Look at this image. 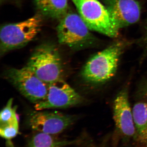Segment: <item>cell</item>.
I'll use <instances>...</instances> for the list:
<instances>
[{
    "label": "cell",
    "instance_id": "1",
    "mask_svg": "<svg viewBox=\"0 0 147 147\" xmlns=\"http://www.w3.org/2000/svg\"><path fill=\"white\" fill-rule=\"evenodd\" d=\"M132 42L118 40L92 56L84 65L81 76L85 83L100 86L110 82L117 72L121 57Z\"/></svg>",
    "mask_w": 147,
    "mask_h": 147
},
{
    "label": "cell",
    "instance_id": "2",
    "mask_svg": "<svg viewBox=\"0 0 147 147\" xmlns=\"http://www.w3.org/2000/svg\"><path fill=\"white\" fill-rule=\"evenodd\" d=\"M90 30L79 14L69 11L57 26L58 40L62 45L75 50L94 47L99 41Z\"/></svg>",
    "mask_w": 147,
    "mask_h": 147
},
{
    "label": "cell",
    "instance_id": "3",
    "mask_svg": "<svg viewBox=\"0 0 147 147\" xmlns=\"http://www.w3.org/2000/svg\"><path fill=\"white\" fill-rule=\"evenodd\" d=\"M42 16L37 14L25 21L6 24L1 28V56L23 47L32 41L41 30Z\"/></svg>",
    "mask_w": 147,
    "mask_h": 147
},
{
    "label": "cell",
    "instance_id": "4",
    "mask_svg": "<svg viewBox=\"0 0 147 147\" xmlns=\"http://www.w3.org/2000/svg\"><path fill=\"white\" fill-rule=\"evenodd\" d=\"M26 66L47 84L63 79L60 55L57 48L51 43H43L37 47Z\"/></svg>",
    "mask_w": 147,
    "mask_h": 147
},
{
    "label": "cell",
    "instance_id": "5",
    "mask_svg": "<svg viewBox=\"0 0 147 147\" xmlns=\"http://www.w3.org/2000/svg\"><path fill=\"white\" fill-rule=\"evenodd\" d=\"M89 28L111 38H116L119 30L109 11L98 0H71Z\"/></svg>",
    "mask_w": 147,
    "mask_h": 147
},
{
    "label": "cell",
    "instance_id": "6",
    "mask_svg": "<svg viewBox=\"0 0 147 147\" xmlns=\"http://www.w3.org/2000/svg\"><path fill=\"white\" fill-rule=\"evenodd\" d=\"M5 75L21 94L35 104L46 97L48 84L40 79L26 65L20 69H9L6 71Z\"/></svg>",
    "mask_w": 147,
    "mask_h": 147
},
{
    "label": "cell",
    "instance_id": "7",
    "mask_svg": "<svg viewBox=\"0 0 147 147\" xmlns=\"http://www.w3.org/2000/svg\"><path fill=\"white\" fill-rule=\"evenodd\" d=\"M83 98L63 79L48 84V91L45 99L35 104L36 110L53 108H65L79 105Z\"/></svg>",
    "mask_w": 147,
    "mask_h": 147
},
{
    "label": "cell",
    "instance_id": "8",
    "mask_svg": "<svg viewBox=\"0 0 147 147\" xmlns=\"http://www.w3.org/2000/svg\"><path fill=\"white\" fill-rule=\"evenodd\" d=\"M75 116L57 112L36 110L29 115L28 123L38 132L56 135L71 126L76 120Z\"/></svg>",
    "mask_w": 147,
    "mask_h": 147
},
{
    "label": "cell",
    "instance_id": "9",
    "mask_svg": "<svg viewBox=\"0 0 147 147\" xmlns=\"http://www.w3.org/2000/svg\"><path fill=\"white\" fill-rule=\"evenodd\" d=\"M129 83L116 94L113 104V117L117 130L126 137L136 135L132 109L129 100Z\"/></svg>",
    "mask_w": 147,
    "mask_h": 147
},
{
    "label": "cell",
    "instance_id": "10",
    "mask_svg": "<svg viewBox=\"0 0 147 147\" xmlns=\"http://www.w3.org/2000/svg\"><path fill=\"white\" fill-rule=\"evenodd\" d=\"M115 26L120 29L137 23L141 8L136 0H102Z\"/></svg>",
    "mask_w": 147,
    "mask_h": 147
},
{
    "label": "cell",
    "instance_id": "11",
    "mask_svg": "<svg viewBox=\"0 0 147 147\" xmlns=\"http://www.w3.org/2000/svg\"><path fill=\"white\" fill-rule=\"evenodd\" d=\"M132 109L136 135L139 138L147 129V79H142L137 86Z\"/></svg>",
    "mask_w": 147,
    "mask_h": 147
},
{
    "label": "cell",
    "instance_id": "12",
    "mask_svg": "<svg viewBox=\"0 0 147 147\" xmlns=\"http://www.w3.org/2000/svg\"><path fill=\"white\" fill-rule=\"evenodd\" d=\"M37 8L42 15L60 20L69 11L67 0H34Z\"/></svg>",
    "mask_w": 147,
    "mask_h": 147
},
{
    "label": "cell",
    "instance_id": "13",
    "mask_svg": "<svg viewBox=\"0 0 147 147\" xmlns=\"http://www.w3.org/2000/svg\"><path fill=\"white\" fill-rule=\"evenodd\" d=\"M53 136L37 131L29 139L27 147H63L73 143V141L59 140Z\"/></svg>",
    "mask_w": 147,
    "mask_h": 147
},
{
    "label": "cell",
    "instance_id": "14",
    "mask_svg": "<svg viewBox=\"0 0 147 147\" xmlns=\"http://www.w3.org/2000/svg\"><path fill=\"white\" fill-rule=\"evenodd\" d=\"M19 133V122L18 119L12 121L1 125L0 134L1 137L7 141H11L16 137Z\"/></svg>",
    "mask_w": 147,
    "mask_h": 147
},
{
    "label": "cell",
    "instance_id": "15",
    "mask_svg": "<svg viewBox=\"0 0 147 147\" xmlns=\"http://www.w3.org/2000/svg\"><path fill=\"white\" fill-rule=\"evenodd\" d=\"M13 99L8 100L6 105L1 111L0 114V124L8 123L18 119L16 113V107L13 106Z\"/></svg>",
    "mask_w": 147,
    "mask_h": 147
},
{
    "label": "cell",
    "instance_id": "16",
    "mask_svg": "<svg viewBox=\"0 0 147 147\" xmlns=\"http://www.w3.org/2000/svg\"><path fill=\"white\" fill-rule=\"evenodd\" d=\"M137 42L143 49V53L140 61V63H142L147 58V22L144 34Z\"/></svg>",
    "mask_w": 147,
    "mask_h": 147
},
{
    "label": "cell",
    "instance_id": "17",
    "mask_svg": "<svg viewBox=\"0 0 147 147\" xmlns=\"http://www.w3.org/2000/svg\"><path fill=\"white\" fill-rule=\"evenodd\" d=\"M138 138L147 147V129L144 134Z\"/></svg>",
    "mask_w": 147,
    "mask_h": 147
},
{
    "label": "cell",
    "instance_id": "18",
    "mask_svg": "<svg viewBox=\"0 0 147 147\" xmlns=\"http://www.w3.org/2000/svg\"><path fill=\"white\" fill-rule=\"evenodd\" d=\"M7 1V0H1V2H4L5 1Z\"/></svg>",
    "mask_w": 147,
    "mask_h": 147
}]
</instances>
